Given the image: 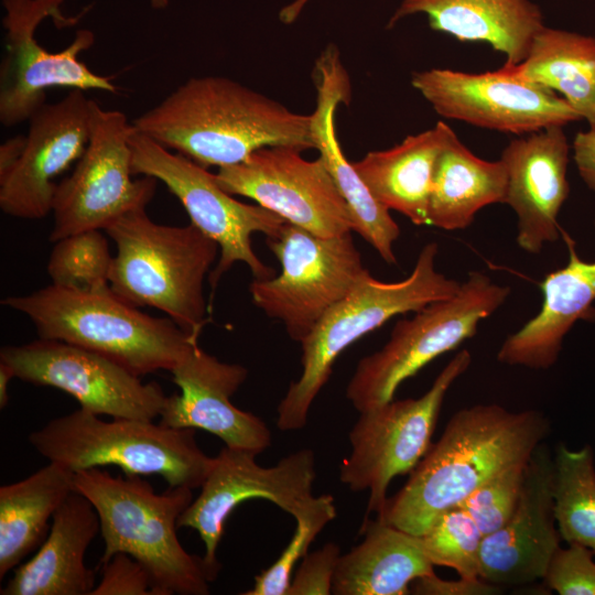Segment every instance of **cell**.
Returning <instances> with one entry per match:
<instances>
[{"label": "cell", "instance_id": "cell-1", "mask_svg": "<svg viewBox=\"0 0 595 595\" xmlns=\"http://www.w3.org/2000/svg\"><path fill=\"white\" fill-rule=\"evenodd\" d=\"M549 431L545 415L536 410L513 412L496 403L461 409L376 519L424 534L443 512L459 506L487 479L528 462Z\"/></svg>", "mask_w": 595, "mask_h": 595}, {"label": "cell", "instance_id": "cell-2", "mask_svg": "<svg viewBox=\"0 0 595 595\" xmlns=\"http://www.w3.org/2000/svg\"><path fill=\"white\" fill-rule=\"evenodd\" d=\"M132 125L204 167L240 163L266 147L315 149L311 115L223 76L187 79Z\"/></svg>", "mask_w": 595, "mask_h": 595}, {"label": "cell", "instance_id": "cell-3", "mask_svg": "<svg viewBox=\"0 0 595 595\" xmlns=\"http://www.w3.org/2000/svg\"><path fill=\"white\" fill-rule=\"evenodd\" d=\"M74 490L95 507L105 550L100 565L121 552L149 572L154 595H207L216 575L204 556L190 554L176 529L193 501L192 488L169 487L156 494L139 475L111 476L99 467L74 473Z\"/></svg>", "mask_w": 595, "mask_h": 595}, {"label": "cell", "instance_id": "cell-4", "mask_svg": "<svg viewBox=\"0 0 595 595\" xmlns=\"http://www.w3.org/2000/svg\"><path fill=\"white\" fill-rule=\"evenodd\" d=\"M1 304L34 324L39 338L99 354L140 377L172 369L198 340L170 317H153L120 299L110 286L79 290L50 284Z\"/></svg>", "mask_w": 595, "mask_h": 595}, {"label": "cell", "instance_id": "cell-5", "mask_svg": "<svg viewBox=\"0 0 595 595\" xmlns=\"http://www.w3.org/2000/svg\"><path fill=\"white\" fill-rule=\"evenodd\" d=\"M105 231L116 245L110 289L137 307L160 310L198 340L209 321L204 281L219 246L192 223L153 221L145 208L127 213Z\"/></svg>", "mask_w": 595, "mask_h": 595}, {"label": "cell", "instance_id": "cell-6", "mask_svg": "<svg viewBox=\"0 0 595 595\" xmlns=\"http://www.w3.org/2000/svg\"><path fill=\"white\" fill-rule=\"evenodd\" d=\"M437 252L439 245L428 242L409 277L397 282L380 281L366 269L348 294L326 312L300 343L302 372L278 404V429L296 431L306 425L314 400L348 346L396 315L418 312L459 291L462 282L436 270Z\"/></svg>", "mask_w": 595, "mask_h": 595}, {"label": "cell", "instance_id": "cell-7", "mask_svg": "<svg viewBox=\"0 0 595 595\" xmlns=\"http://www.w3.org/2000/svg\"><path fill=\"white\" fill-rule=\"evenodd\" d=\"M29 442L48 462L74 473L115 465L126 476L160 475L169 487H201L214 463L197 445L194 429L153 420L104 421L82 408L30 433Z\"/></svg>", "mask_w": 595, "mask_h": 595}, {"label": "cell", "instance_id": "cell-8", "mask_svg": "<svg viewBox=\"0 0 595 595\" xmlns=\"http://www.w3.org/2000/svg\"><path fill=\"white\" fill-rule=\"evenodd\" d=\"M510 292L480 271L469 272L454 296L396 323L388 342L358 361L346 398L358 412L393 400L404 380L476 335L479 323L501 307Z\"/></svg>", "mask_w": 595, "mask_h": 595}, {"label": "cell", "instance_id": "cell-9", "mask_svg": "<svg viewBox=\"0 0 595 595\" xmlns=\"http://www.w3.org/2000/svg\"><path fill=\"white\" fill-rule=\"evenodd\" d=\"M281 272L253 279L252 302L280 320L291 339L304 340L326 312L345 298L366 268L351 232L322 237L285 221L267 237Z\"/></svg>", "mask_w": 595, "mask_h": 595}, {"label": "cell", "instance_id": "cell-10", "mask_svg": "<svg viewBox=\"0 0 595 595\" xmlns=\"http://www.w3.org/2000/svg\"><path fill=\"white\" fill-rule=\"evenodd\" d=\"M133 174L151 176L165 184L195 225L219 246V260L209 274L212 291L237 262H244L255 279L274 277V269L256 255L251 236L274 235L285 223L272 210L237 201L207 167L171 151L136 129L130 136Z\"/></svg>", "mask_w": 595, "mask_h": 595}, {"label": "cell", "instance_id": "cell-11", "mask_svg": "<svg viewBox=\"0 0 595 595\" xmlns=\"http://www.w3.org/2000/svg\"><path fill=\"white\" fill-rule=\"evenodd\" d=\"M470 363V353L462 349L420 398L391 400L359 412L348 434L351 451L339 465V480L353 491L369 490L365 518L381 513L390 482L410 474L425 455L444 398Z\"/></svg>", "mask_w": 595, "mask_h": 595}, {"label": "cell", "instance_id": "cell-12", "mask_svg": "<svg viewBox=\"0 0 595 595\" xmlns=\"http://www.w3.org/2000/svg\"><path fill=\"white\" fill-rule=\"evenodd\" d=\"M64 0H2L6 15L4 54L0 65V122L9 128L28 121L46 104V91L62 87L116 94L108 76L94 73L79 60L90 48L95 34L82 29L58 52H50L35 39L39 25L52 18L58 28L73 25L76 18L63 15Z\"/></svg>", "mask_w": 595, "mask_h": 595}, {"label": "cell", "instance_id": "cell-13", "mask_svg": "<svg viewBox=\"0 0 595 595\" xmlns=\"http://www.w3.org/2000/svg\"><path fill=\"white\" fill-rule=\"evenodd\" d=\"M134 127L119 110L94 100L88 144L73 172L57 185L50 241L80 231L106 229L129 212L145 208L158 180H133L130 136Z\"/></svg>", "mask_w": 595, "mask_h": 595}, {"label": "cell", "instance_id": "cell-14", "mask_svg": "<svg viewBox=\"0 0 595 595\" xmlns=\"http://www.w3.org/2000/svg\"><path fill=\"white\" fill-rule=\"evenodd\" d=\"M411 85L440 116L499 132L528 134L582 120L564 98L522 78L507 64L478 74L448 68L414 72Z\"/></svg>", "mask_w": 595, "mask_h": 595}, {"label": "cell", "instance_id": "cell-15", "mask_svg": "<svg viewBox=\"0 0 595 595\" xmlns=\"http://www.w3.org/2000/svg\"><path fill=\"white\" fill-rule=\"evenodd\" d=\"M0 363L12 370L14 378L60 389L97 415L154 420L167 397L159 383H143L115 361L61 340L39 338L4 346Z\"/></svg>", "mask_w": 595, "mask_h": 595}, {"label": "cell", "instance_id": "cell-16", "mask_svg": "<svg viewBox=\"0 0 595 595\" xmlns=\"http://www.w3.org/2000/svg\"><path fill=\"white\" fill-rule=\"evenodd\" d=\"M301 152L288 145L261 148L215 175L229 194L251 198L312 234L351 232L348 206L323 161L305 160Z\"/></svg>", "mask_w": 595, "mask_h": 595}, {"label": "cell", "instance_id": "cell-17", "mask_svg": "<svg viewBox=\"0 0 595 595\" xmlns=\"http://www.w3.org/2000/svg\"><path fill=\"white\" fill-rule=\"evenodd\" d=\"M256 454L225 446L214 457L213 466L201 486V494L182 512L177 528H191L205 545L204 560L217 576L221 567L217 549L227 518L241 502L263 498L292 515L312 496L316 478V458L302 448L264 467Z\"/></svg>", "mask_w": 595, "mask_h": 595}, {"label": "cell", "instance_id": "cell-18", "mask_svg": "<svg viewBox=\"0 0 595 595\" xmlns=\"http://www.w3.org/2000/svg\"><path fill=\"white\" fill-rule=\"evenodd\" d=\"M93 104L84 90L71 89L30 117L22 156L0 181V208L4 214L41 219L53 210L56 177L79 160L88 144Z\"/></svg>", "mask_w": 595, "mask_h": 595}, {"label": "cell", "instance_id": "cell-19", "mask_svg": "<svg viewBox=\"0 0 595 595\" xmlns=\"http://www.w3.org/2000/svg\"><path fill=\"white\" fill-rule=\"evenodd\" d=\"M553 477L554 462L542 442L527 464L515 512L482 541L480 578L501 587L543 580L562 540L554 517Z\"/></svg>", "mask_w": 595, "mask_h": 595}, {"label": "cell", "instance_id": "cell-20", "mask_svg": "<svg viewBox=\"0 0 595 595\" xmlns=\"http://www.w3.org/2000/svg\"><path fill=\"white\" fill-rule=\"evenodd\" d=\"M171 374L180 393L166 397L160 423L201 429L218 436L229 448L256 455L271 445L272 434L264 421L230 401L247 379L246 367L220 361L196 344Z\"/></svg>", "mask_w": 595, "mask_h": 595}, {"label": "cell", "instance_id": "cell-21", "mask_svg": "<svg viewBox=\"0 0 595 595\" xmlns=\"http://www.w3.org/2000/svg\"><path fill=\"white\" fill-rule=\"evenodd\" d=\"M563 128L552 126L512 139L501 152L507 171L505 204L517 216V245L531 255L540 253L562 232L558 216L570 193V145Z\"/></svg>", "mask_w": 595, "mask_h": 595}, {"label": "cell", "instance_id": "cell-22", "mask_svg": "<svg viewBox=\"0 0 595 595\" xmlns=\"http://www.w3.org/2000/svg\"><path fill=\"white\" fill-rule=\"evenodd\" d=\"M316 107L311 113L315 149L348 206L353 231L358 232L388 264H397L393 245L400 228L389 209L370 193L339 144L335 128V112L340 104L350 100L349 75L339 51L329 44L321 53L313 68Z\"/></svg>", "mask_w": 595, "mask_h": 595}, {"label": "cell", "instance_id": "cell-23", "mask_svg": "<svg viewBox=\"0 0 595 595\" xmlns=\"http://www.w3.org/2000/svg\"><path fill=\"white\" fill-rule=\"evenodd\" d=\"M563 238L569 249L567 264L544 277L539 313L504 340L497 353L499 363L549 369L556 363L573 325L580 320L595 322V261L580 259L573 239L565 232Z\"/></svg>", "mask_w": 595, "mask_h": 595}, {"label": "cell", "instance_id": "cell-24", "mask_svg": "<svg viewBox=\"0 0 595 595\" xmlns=\"http://www.w3.org/2000/svg\"><path fill=\"white\" fill-rule=\"evenodd\" d=\"M100 531L93 504L77 491L55 511L50 532L35 555L14 569L1 595H90L95 573L85 553Z\"/></svg>", "mask_w": 595, "mask_h": 595}, {"label": "cell", "instance_id": "cell-25", "mask_svg": "<svg viewBox=\"0 0 595 595\" xmlns=\"http://www.w3.org/2000/svg\"><path fill=\"white\" fill-rule=\"evenodd\" d=\"M424 13L432 30L463 42H486L505 54L506 63L522 62L536 35L545 26L538 4L530 0H403L390 18Z\"/></svg>", "mask_w": 595, "mask_h": 595}, {"label": "cell", "instance_id": "cell-26", "mask_svg": "<svg viewBox=\"0 0 595 595\" xmlns=\"http://www.w3.org/2000/svg\"><path fill=\"white\" fill-rule=\"evenodd\" d=\"M454 131L443 121L399 144L370 151L353 165L374 197L416 226H429V201L437 159Z\"/></svg>", "mask_w": 595, "mask_h": 595}, {"label": "cell", "instance_id": "cell-27", "mask_svg": "<svg viewBox=\"0 0 595 595\" xmlns=\"http://www.w3.org/2000/svg\"><path fill=\"white\" fill-rule=\"evenodd\" d=\"M361 542L339 556L335 595H405L418 577L434 573L419 536L378 519H364Z\"/></svg>", "mask_w": 595, "mask_h": 595}, {"label": "cell", "instance_id": "cell-28", "mask_svg": "<svg viewBox=\"0 0 595 595\" xmlns=\"http://www.w3.org/2000/svg\"><path fill=\"white\" fill-rule=\"evenodd\" d=\"M506 192L504 162L480 159L453 132L436 162L428 209L429 226L465 229L480 209L505 203Z\"/></svg>", "mask_w": 595, "mask_h": 595}, {"label": "cell", "instance_id": "cell-29", "mask_svg": "<svg viewBox=\"0 0 595 595\" xmlns=\"http://www.w3.org/2000/svg\"><path fill=\"white\" fill-rule=\"evenodd\" d=\"M74 472L50 462L26 478L0 487V578L45 538L48 521L74 491Z\"/></svg>", "mask_w": 595, "mask_h": 595}, {"label": "cell", "instance_id": "cell-30", "mask_svg": "<svg viewBox=\"0 0 595 595\" xmlns=\"http://www.w3.org/2000/svg\"><path fill=\"white\" fill-rule=\"evenodd\" d=\"M510 66L522 78L561 94L595 128V36L544 26L526 58Z\"/></svg>", "mask_w": 595, "mask_h": 595}, {"label": "cell", "instance_id": "cell-31", "mask_svg": "<svg viewBox=\"0 0 595 595\" xmlns=\"http://www.w3.org/2000/svg\"><path fill=\"white\" fill-rule=\"evenodd\" d=\"M553 500L561 538L595 555V466L591 446L570 450L561 443L555 453Z\"/></svg>", "mask_w": 595, "mask_h": 595}, {"label": "cell", "instance_id": "cell-32", "mask_svg": "<svg viewBox=\"0 0 595 595\" xmlns=\"http://www.w3.org/2000/svg\"><path fill=\"white\" fill-rule=\"evenodd\" d=\"M113 256L99 229L80 231L57 241L47 262L52 284L93 290L109 285Z\"/></svg>", "mask_w": 595, "mask_h": 595}, {"label": "cell", "instance_id": "cell-33", "mask_svg": "<svg viewBox=\"0 0 595 595\" xmlns=\"http://www.w3.org/2000/svg\"><path fill=\"white\" fill-rule=\"evenodd\" d=\"M294 533L277 561L255 577L253 586L242 595H286L293 571L318 533L336 517L335 499L329 494L310 496L291 515Z\"/></svg>", "mask_w": 595, "mask_h": 595}, {"label": "cell", "instance_id": "cell-34", "mask_svg": "<svg viewBox=\"0 0 595 595\" xmlns=\"http://www.w3.org/2000/svg\"><path fill=\"white\" fill-rule=\"evenodd\" d=\"M484 534L466 510L454 507L443 512L420 536L423 551L433 565L455 570L461 577L479 578Z\"/></svg>", "mask_w": 595, "mask_h": 595}, {"label": "cell", "instance_id": "cell-35", "mask_svg": "<svg viewBox=\"0 0 595 595\" xmlns=\"http://www.w3.org/2000/svg\"><path fill=\"white\" fill-rule=\"evenodd\" d=\"M528 462L500 470L458 506L468 512L484 537L500 529L515 512Z\"/></svg>", "mask_w": 595, "mask_h": 595}, {"label": "cell", "instance_id": "cell-36", "mask_svg": "<svg viewBox=\"0 0 595 595\" xmlns=\"http://www.w3.org/2000/svg\"><path fill=\"white\" fill-rule=\"evenodd\" d=\"M593 556L589 549L580 544L560 547L542 581L560 595H595Z\"/></svg>", "mask_w": 595, "mask_h": 595}, {"label": "cell", "instance_id": "cell-37", "mask_svg": "<svg viewBox=\"0 0 595 595\" xmlns=\"http://www.w3.org/2000/svg\"><path fill=\"white\" fill-rule=\"evenodd\" d=\"M90 595H154L148 570L126 553L101 564V578Z\"/></svg>", "mask_w": 595, "mask_h": 595}, {"label": "cell", "instance_id": "cell-38", "mask_svg": "<svg viewBox=\"0 0 595 595\" xmlns=\"http://www.w3.org/2000/svg\"><path fill=\"white\" fill-rule=\"evenodd\" d=\"M340 555L339 545L333 542L307 553L292 576L286 595L332 594L334 575Z\"/></svg>", "mask_w": 595, "mask_h": 595}, {"label": "cell", "instance_id": "cell-39", "mask_svg": "<svg viewBox=\"0 0 595 595\" xmlns=\"http://www.w3.org/2000/svg\"><path fill=\"white\" fill-rule=\"evenodd\" d=\"M410 593L418 595H496L502 593V587L483 578H464L447 581L431 573L414 580Z\"/></svg>", "mask_w": 595, "mask_h": 595}, {"label": "cell", "instance_id": "cell-40", "mask_svg": "<svg viewBox=\"0 0 595 595\" xmlns=\"http://www.w3.org/2000/svg\"><path fill=\"white\" fill-rule=\"evenodd\" d=\"M573 151L580 176L595 192V128L575 134Z\"/></svg>", "mask_w": 595, "mask_h": 595}, {"label": "cell", "instance_id": "cell-41", "mask_svg": "<svg viewBox=\"0 0 595 595\" xmlns=\"http://www.w3.org/2000/svg\"><path fill=\"white\" fill-rule=\"evenodd\" d=\"M26 142V136L18 134L0 145V181L15 167Z\"/></svg>", "mask_w": 595, "mask_h": 595}, {"label": "cell", "instance_id": "cell-42", "mask_svg": "<svg viewBox=\"0 0 595 595\" xmlns=\"http://www.w3.org/2000/svg\"><path fill=\"white\" fill-rule=\"evenodd\" d=\"M310 0H293L279 12V19L284 24H292L301 14Z\"/></svg>", "mask_w": 595, "mask_h": 595}, {"label": "cell", "instance_id": "cell-43", "mask_svg": "<svg viewBox=\"0 0 595 595\" xmlns=\"http://www.w3.org/2000/svg\"><path fill=\"white\" fill-rule=\"evenodd\" d=\"M14 378L12 370L3 363H0V408H4L8 404V385L9 381Z\"/></svg>", "mask_w": 595, "mask_h": 595}, {"label": "cell", "instance_id": "cell-44", "mask_svg": "<svg viewBox=\"0 0 595 595\" xmlns=\"http://www.w3.org/2000/svg\"><path fill=\"white\" fill-rule=\"evenodd\" d=\"M170 1L171 0H150L151 6L154 9H163V8H165L170 3Z\"/></svg>", "mask_w": 595, "mask_h": 595}]
</instances>
